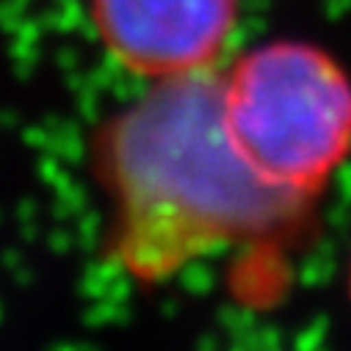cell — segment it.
<instances>
[{"instance_id": "obj_1", "label": "cell", "mask_w": 351, "mask_h": 351, "mask_svg": "<svg viewBox=\"0 0 351 351\" xmlns=\"http://www.w3.org/2000/svg\"><path fill=\"white\" fill-rule=\"evenodd\" d=\"M122 260L158 277L296 221L310 202L271 186L224 119L221 75L158 80L103 138Z\"/></svg>"}, {"instance_id": "obj_2", "label": "cell", "mask_w": 351, "mask_h": 351, "mask_svg": "<svg viewBox=\"0 0 351 351\" xmlns=\"http://www.w3.org/2000/svg\"><path fill=\"white\" fill-rule=\"evenodd\" d=\"M224 119L271 186L313 202L351 158V75L310 42H266L221 75Z\"/></svg>"}, {"instance_id": "obj_3", "label": "cell", "mask_w": 351, "mask_h": 351, "mask_svg": "<svg viewBox=\"0 0 351 351\" xmlns=\"http://www.w3.org/2000/svg\"><path fill=\"white\" fill-rule=\"evenodd\" d=\"M103 45L152 80L210 69L238 25V0H92Z\"/></svg>"}, {"instance_id": "obj_4", "label": "cell", "mask_w": 351, "mask_h": 351, "mask_svg": "<svg viewBox=\"0 0 351 351\" xmlns=\"http://www.w3.org/2000/svg\"><path fill=\"white\" fill-rule=\"evenodd\" d=\"M348 296H351V263H348Z\"/></svg>"}]
</instances>
